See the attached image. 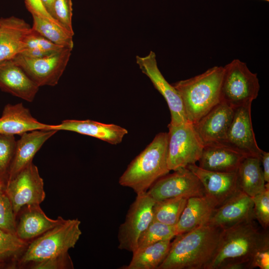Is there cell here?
<instances>
[{
    "label": "cell",
    "mask_w": 269,
    "mask_h": 269,
    "mask_svg": "<svg viewBox=\"0 0 269 269\" xmlns=\"http://www.w3.org/2000/svg\"><path fill=\"white\" fill-rule=\"evenodd\" d=\"M268 241V231L254 219L222 229L214 255L206 269H249L254 253Z\"/></svg>",
    "instance_id": "6da1fadb"
},
{
    "label": "cell",
    "mask_w": 269,
    "mask_h": 269,
    "mask_svg": "<svg viewBox=\"0 0 269 269\" xmlns=\"http://www.w3.org/2000/svg\"><path fill=\"white\" fill-rule=\"evenodd\" d=\"M221 230L207 224L175 236L157 269H206L216 250Z\"/></svg>",
    "instance_id": "7a4b0ae2"
},
{
    "label": "cell",
    "mask_w": 269,
    "mask_h": 269,
    "mask_svg": "<svg viewBox=\"0 0 269 269\" xmlns=\"http://www.w3.org/2000/svg\"><path fill=\"white\" fill-rule=\"evenodd\" d=\"M224 67L215 66L172 85L178 93L187 121L196 123L221 102Z\"/></svg>",
    "instance_id": "3957f363"
},
{
    "label": "cell",
    "mask_w": 269,
    "mask_h": 269,
    "mask_svg": "<svg viewBox=\"0 0 269 269\" xmlns=\"http://www.w3.org/2000/svg\"><path fill=\"white\" fill-rule=\"evenodd\" d=\"M167 133L157 134L152 141L129 164L119 183L136 194L146 192L159 178L169 173Z\"/></svg>",
    "instance_id": "277c9868"
},
{
    "label": "cell",
    "mask_w": 269,
    "mask_h": 269,
    "mask_svg": "<svg viewBox=\"0 0 269 269\" xmlns=\"http://www.w3.org/2000/svg\"><path fill=\"white\" fill-rule=\"evenodd\" d=\"M78 219L64 220L29 242L16 262V267L26 269L35 263L68 253L82 235Z\"/></svg>",
    "instance_id": "5b68a950"
},
{
    "label": "cell",
    "mask_w": 269,
    "mask_h": 269,
    "mask_svg": "<svg viewBox=\"0 0 269 269\" xmlns=\"http://www.w3.org/2000/svg\"><path fill=\"white\" fill-rule=\"evenodd\" d=\"M259 80L246 64L236 59L224 66L221 102L233 109L252 104L259 94Z\"/></svg>",
    "instance_id": "8992f818"
},
{
    "label": "cell",
    "mask_w": 269,
    "mask_h": 269,
    "mask_svg": "<svg viewBox=\"0 0 269 269\" xmlns=\"http://www.w3.org/2000/svg\"><path fill=\"white\" fill-rule=\"evenodd\" d=\"M168 128L167 162L170 171L196 164L204 145L193 124L189 122L177 125L169 123Z\"/></svg>",
    "instance_id": "52a82bcc"
},
{
    "label": "cell",
    "mask_w": 269,
    "mask_h": 269,
    "mask_svg": "<svg viewBox=\"0 0 269 269\" xmlns=\"http://www.w3.org/2000/svg\"><path fill=\"white\" fill-rule=\"evenodd\" d=\"M118 232V248L133 253L138 238L153 221L155 201L146 193L136 194Z\"/></svg>",
    "instance_id": "ba28073f"
},
{
    "label": "cell",
    "mask_w": 269,
    "mask_h": 269,
    "mask_svg": "<svg viewBox=\"0 0 269 269\" xmlns=\"http://www.w3.org/2000/svg\"><path fill=\"white\" fill-rule=\"evenodd\" d=\"M72 50L64 48L51 55L38 58L20 54L12 60L38 87L54 86L58 84L67 65Z\"/></svg>",
    "instance_id": "9c48e42d"
},
{
    "label": "cell",
    "mask_w": 269,
    "mask_h": 269,
    "mask_svg": "<svg viewBox=\"0 0 269 269\" xmlns=\"http://www.w3.org/2000/svg\"><path fill=\"white\" fill-rule=\"evenodd\" d=\"M4 190L11 201L15 218L22 207L40 204L45 197L43 180L32 162L7 180Z\"/></svg>",
    "instance_id": "30bf717a"
},
{
    "label": "cell",
    "mask_w": 269,
    "mask_h": 269,
    "mask_svg": "<svg viewBox=\"0 0 269 269\" xmlns=\"http://www.w3.org/2000/svg\"><path fill=\"white\" fill-rule=\"evenodd\" d=\"M157 180L146 193L155 201L183 197L189 198L205 195L202 184L187 167L178 169Z\"/></svg>",
    "instance_id": "8fae6325"
},
{
    "label": "cell",
    "mask_w": 269,
    "mask_h": 269,
    "mask_svg": "<svg viewBox=\"0 0 269 269\" xmlns=\"http://www.w3.org/2000/svg\"><path fill=\"white\" fill-rule=\"evenodd\" d=\"M136 62L142 72L149 78L155 88L165 100L171 115L170 124L177 125L188 122L178 93L165 80L158 69L155 53L150 51L145 56H136Z\"/></svg>",
    "instance_id": "7c38bea8"
},
{
    "label": "cell",
    "mask_w": 269,
    "mask_h": 269,
    "mask_svg": "<svg viewBox=\"0 0 269 269\" xmlns=\"http://www.w3.org/2000/svg\"><path fill=\"white\" fill-rule=\"evenodd\" d=\"M252 104L234 109L233 118L227 135L226 144L246 156L261 159L263 150L258 146L254 132Z\"/></svg>",
    "instance_id": "4fadbf2b"
},
{
    "label": "cell",
    "mask_w": 269,
    "mask_h": 269,
    "mask_svg": "<svg viewBox=\"0 0 269 269\" xmlns=\"http://www.w3.org/2000/svg\"><path fill=\"white\" fill-rule=\"evenodd\" d=\"M234 113V109L220 102L193 124L204 145L226 144L227 135Z\"/></svg>",
    "instance_id": "5bb4252c"
},
{
    "label": "cell",
    "mask_w": 269,
    "mask_h": 269,
    "mask_svg": "<svg viewBox=\"0 0 269 269\" xmlns=\"http://www.w3.org/2000/svg\"><path fill=\"white\" fill-rule=\"evenodd\" d=\"M186 167L200 180L205 196L215 205L221 206L239 190L237 172H222L205 170L196 164Z\"/></svg>",
    "instance_id": "9a60e30c"
},
{
    "label": "cell",
    "mask_w": 269,
    "mask_h": 269,
    "mask_svg": "<svg viewBox=\"0 0 269 269\" xmlns=\"http://www.w3.org/2000/svg\"><path fill=\"white\" fill-rule=\"evenodd\" d=\"M15 235L27 242L42 235L62 222L64 219L49 218L40 204H30L22 207L16 216Z\"/></svg>",
    "instance_id": "2e32d148"
},
{
    "label": "cell",
    "mask_w": 269,
    "mask_h": 269,
    "mask_svg": "<svg viewBox=\"0 0 269 269\" xmlns=\"http://www.w3.org/2000/svg\"><path fill=\"white\" fill-rule=\"evenodd\" d=\"M252 197L241 190L215 208L208 224L224 229L254 219Z\"/></svg>",
    "instance_id": "e0dca14e"
},
{
    "label": "cell",
    "mask_w": 269,
    "mask_h": 269,
    "mask_svg": "<svg viewBox=\"0 0 269 269\" xmlns=\"http://www.w3.org/2000/svg\"><path fill=\"white\" fill-rule=\"evenodd\" d=\"M49 130L75 132L94 137L111 144L121 143L128 133L127 129L120 126L90 120H65L59 124L50 125Z\"/></svg>",
    "instance_id": "ac0fdd59"
},
{
    "label": "cell",
    "mask_w": 269,
    "mask_h": 269,
    "mask_svg": "<svg viewBox=\"0 0 269 269\" xmlns=\"http://www.w3.org/2000/svg\"><path fill=\"white\" fill-rule=\"evenodd\" d=\"M39 87L12 59L0 62V89L2 91L31 102Z\"/></svg>",
    "instance_id": "d6986e66"
},
{
    "label": "cell",
    "mask_w": 269,
    "mask_h": 269,
    "mask_svg": "<svg viewBox=\"0 0 269 269\" xmlns=\"http://www.w3.org/2000/svg\"><path fill=\"white\" fill-rule=\"evenodd\" d=\"M31 27L23 19L12 16L0 18V62L12 59L25 49Z\"/></svg>",
    "instance_id": "ffe728a7"
},
{
    "label": "cell",
    "mask_w": 269,
    "mask_h": 269,
    "mask_svg": "<svg viewBox=\"0 0 269 269\" xmlns=\"http://www.w3.org/2000/svg\"><path fill=\"white\" fill-rule=\"evenodd\" d=\"M246 157L244 154L227 144H206L198 160V166L210 171L236 172Z\"/></svg>",
    "instance_id": "44dd1931"
},
{
    "label": "cell",
    "mask_w": 269,
    "mask_h": 269,
    "mask_svg": "<svg viewBox=\"0 0 269 269\" xmlns=\"http://www.w3.org/2000/svg\"><path fill=\"white\" fill-rule=\"evenodd\" d=\"M57 132L53 130H36L21 134L20 138L16 142L7 180L32 162L43 144Z\"/></svg>",
    "instance_id": "7402d4cb"
},
{
    "label": "cell",
    "mask_w": 269,
    "mask_h": 269,
    "mask_svg": "<svg viewBox=\"0 0 269 269\" xmlns=\"http://www.w3.org/2000/svg\"><path fill=\"white\" fill-rule=\"evenodd\" d=\"M50 125L39 122L22 103L7 104L0 118V134L14 135L36 130H49Z\"/></svg>",
    "instance_id": "603a6c76"
},
{
    "label": "cell",
    "mask_w": 269,
    "mask_h": 269,
    "mask_svg": "<svg viewBox=\"0 0 269 269\" xmlns=\"http://www.w3.org/2000/svg\"><path fill=\"white\" fill-rule=\"evenodd\" d=\"M215 208L213 202L205 195L188 198L175 226L176 236L208 224Z\"/></svg>",
    "instance_id": "cb8c5ba5"
},
{
    "label": "cell",
    "mask_w": 269,
    "mask_h": 269,
    "mask_svg": "<svg viewBox=\"0 0 269 269\" xmlns=\"http://www.w3.org/2000/svg\"><path fill=\"white\" fill-rule=\"evenodd\" d=\"M236 172L239 190L249 196L253 197L265 190L267 183H265L259 158L246 157Z\"/></svg>",
    "instance_id": "d4e9b609"
},
{
    "label": "cell",
    "mask_w": 269,
    "mask_h": 269,
    "mask_svg": "<svg viewBox=\"0 0 269 269\" xmlns=\"http://www.w3.org/2000/svg\"><path fill=\"white\" fill-rule=\"evenodd\" d=\"M171 241H161L135 251L130 263L121 269H157L169 253Z\"/></svg>",
    "instance_id": "484cf974"
},
{
    "label": "cell",
    "mask_w": 269,
    "mask_h": 269,
    "mask_svg": "<svg viewBox=\"0 0 269 269\" xmlns=\"http://www.w3.org/2000/svg\"><path fill=\"white\" fill-rule=\"evenodd\" d=\"M31 15L33 18L31 27L34 31L57 45L73 49L74 34L59 23L35 14Z\"/></svg>",
    "instance_id": "4316f807"
},
{
    "label": "cell",
    "mask_w": 269,
    "mask_h": 269,
    "mask_svg": "<svg viewBox=\"0 0 269 269\" xmlns=\"http://www.w3.org/2000/svg\"><path fill=\"white\" fill-rule=\"evenodd\" d=\"M188 198L178 197L155 201L153 206V220L171 226L177 223Z\"/></svg>",
    "instance_id": "83f0119b"
},
{
    "label": "cell",
    "mask_w": 269,
    "mask_h": 269,
    "mask_svg": "<svg viewBox=\"0 0 269 269\" xmlns=\"http://www.w3.org/2000/svg\"><path fill=\"white\" fill-rule=\"evenodd\" d=\"M28 242L19 239L15 234L0 229V262H10L13 267L25 250Z\"/></svg>",
    "instance_id": "f1b7e54d"
},
{
    "label": "cell",
    "mask_w": 269,
    "mask_h": 269,
    "mask_svg": "<svg viewBox=\"0 0 269 269\" xmlns=\"http://www.w3.org/2000/svg\"><path fill=\"white\" fill-rule=\"evenodd\" d=\"M25 44V49L21 54L31 58L48 56L65 48L53 43L32 27L26 36Z\"/></svg>",
    "instance_id": "f546056e"
},
{
    "label": "cell",
    "mask_w": 269,
    "mask_h": 269,
    "mask_svg": "<svg viewBox=\"0 0 269 269\" xmlns=\"http://www.w3.org/2000/svg\"><path fill=\"white\" fill-rule=\"evenodd\" d=\"M175 236V226L153 220L139 236L135 251L161 241L171 240Z\"/></svg>",
    "instance_id": "4dcf8cb0"
},
{
    "label": "cell",
    "mask_w": 269,
    "mask_h": 269,
    "mask_svg": "<svg viewBox=\"0 0 269 269\" xmlns=\"http://www.w3.org/2000/svg\"><path fill=\"white\" fill-rule=\"evenodd\" d=\"M16 142L14 135L0 134V181L5 183L13 159Z\"/></svg>",
    "instance_id": "1f68e13d"
},
{
    "label": "cell",
    "mask_w": 269,
    "mask_h": 269,
    "mask_svg": "<svg viewBox=\"0 0 269 269\" xmlns=\"http://www.w3.org/2000/svg\"><path fill=\"white\" fill-rule=\"evenodd\" d=\"M0 181V229L15 235L16 220L12 205Z\"/></svg>",
    "instance_id": "d6a6232c"
},
{
    "label": "cell",
    "mask_w": 269,
    "mask_h": 269,
    "mask_svg": "<svg viewBox=\"0 0 269 269\" xmlns=\"http://www.w3.org/2000/svg\"><path fill=\"white\" fill-rule=\"evenodd\" d=\"M255 219L265 230L269 226V184H266L265 190L252 197Z\"/></svg>",
    "instance_id": "836d02e7"
},
{
    "label": "cell",
    "mask_w": 269,
    "mask_h": 269,
    "mask_svg": "<svg viewBox=\"0 0 269 269\" xmlns=\"http://www.w3.org/2000/svg\"><path fill=\"white\" fill-rule=\"evenodd\" d=\"M54 10L55 19L68 31L74 34L72 24V0H55Z\"/></svg>",
    "instance_id": "e575fe53"
},
{
    "label": "cell",
    "mask_w": 269,
    "mask_h": 269,
    "mask_svg": "<svg viewBox=\"0 0 269 269\" xmlns=\"http://www.w3.org/2000/svg\"><path fill=\"white\" fill-rule=\"evenodd\" d=\"M30 269H73L74 265L68 253L44 260L28 266Z\"/></svg>",
    "instance_id": "d590c367"
},
{
    "label": "cell",
    "mask_w": 269,
    "mask_h": 269,
    "mask_svg": "<svg viewBox=\"0 0 269 269\" xmlns=\"http://www.w3.org/2000/svg\"><path fill=\"white\" fill-rule=\"evenodd\" d=\"M269 269V241L267 242L254 253L249 264V269Z\"/></svg>",
    "instance_id": "8d00e7d4"
},
{
    "label": "cell",
    "mask_w": 269,
    "mask_h": 269,
    "mask_svg": "<svg viewBox=\"0 0 269 269\" xmlns=\"http://www.w3.org/2000/svg\"><path fill=\"white\" fill-rule=\"evenodd\" d=\"M26 7L31 14H35L60 24L45 10L39 0H24Z\"/></svg>",
    "instance_id": "74e56055"
},
{
    "label": "cell",
    "mask_w": 269,
    "mask_h": 269,
    "mask_svg": "<svg viewBox=\"0 0 269 269\" xmlns=\"http://www.w3.org/2000/svg\"><path fill=\"white\" fill-rule=\"evenodd\" d=\"M263 172L265 182H269V153L263 150L261 158Z\"/></svg>",
    "instance_id": "f35d334b"
},
{
    "label": "cell",
    "mask_w": 269,
    "mask_h": 269,
    "mask_svg": "<svg viewBox=\"0 0 269 269\" xmlns=\"http://www.w3.org/2000/svg\"><path fill=\"white\" fill-rule=\"evenodd\" d=\"M46 11L55 18L54 5L55 0H39ZM56 20V19H55Z\"/></svg>",
    "instance_id": "ab89813d"
},
{
    "label": "cell",
    "mask_w": 269,
    "mask_h": 269,
    "mask_svg": "<svg viewBox=\"0 0 269 269\" xmlns=\"http://www.w3.org/2000/svg\"><path fill=\"white\" fill-rule=\"evenodd\" d=\"M5 263L0 262V269L3 268V267H5Z\"/></svg>",
    "instance_id": "60d3db41"
},
{
    "label": "cell",
    "mask_w": 269,
    "mask_h": 269,
    "mask_svg": "<svg viewBox=\"0 0 269 269\" xmlns=\"http://www.w3.org/2000/svg\"><path fill=\"white\" fill-rule=\"evenodd\" d=\"M264 0L268 1H269V0Z\"/></svg>",
    "instance_id": "b9f144b4"
}]
</instances>
